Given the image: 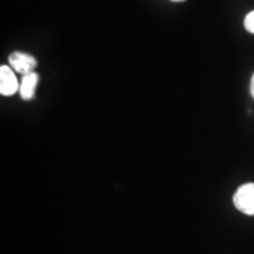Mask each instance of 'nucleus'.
<instances>
[{"label":"nucleus","mask_w":254,"mask_h":254,"mask_svg":"<svg viewBox=\"0 0 254 254\" xmlns=\"http://www.w3.org/2000/svg\"><path fill=\"white\" fill-rule=\"evenodd\" d=\"M233 202L240 212L247 215H254V184L240 186L234 194Z\"/></svg>","instance_id":"nucleus-1"},{"label":"nucleus","mask_w":254,"mask_h":254,"mask_svg":"<svg viewBox=\"0 0 254 254\" xmlns=\"http://www.w3.org/2000/svg\"><path fill=\"white\" fill-rule=\"evenodd\" d=\"M8 63L15 72L20 73L23 75L34 72V69H36L38 65L37 59L33 56L23 52L12 53L8 57Z\"/></svg>","instance_id":"nucleus-2"},{"label":"nucleus","mask_w":254,"mask_h":254,"mask_svg":"<svg viewBox=\"0 0 254 254\" xmlns=\"http://www.w3.org/2000/svg\"><path fill=\"white\" fill-rule=\"evenodd\" d=\"M20 88L18 79L11 67L2 65L0 67V93L6 97L13 95Z\"/></svg>","instance_id":"nucleus-3"},{"label":"nucleus","mask_w":254,"mask_h":254,"mask_svg":"<svg viewBox=\"0 0 254 254\" xmlns=\"http://www.w3.org/2000/svg\"><path fill=\"white\" fill-rule=\"evenodd\" d=\"M39 82V74L36 72L28 73V74L23 75V80L20 84V97L24 100H32L36 95V88Z\"/></svg>","instance_id":"nucleus-4"},{"label":"nucleus","mask_w":254,"mask_h":254,"mask_svg":"<svg viewBox=\"0 0 254 254\" xmlns=\"http://www.w3.org/2000/svg\"><path fill=\"white\" fill-rule=\"evenodd\" d=\"M245 28L249 32H251V33L254 34V11L251 12V13H249L246 15L245 18Z\"/></svg>","instance_id":"nucleus-5"},{"label":"nucleus","mask_w":254,"mask_h":254,"mask_svg":"<svg viewBox=\"0 0 254 254\" xmlns=\"http://www.w3.org/2000/svg\"><path fill=\"white\" fill-rule=\"evenodd\" d=\"M250 91H251V94H252V97L254 98V74H253V77H252V80H251Z\"/></svg>","instance_id":"nucleus-6"},{"label":"nucleus","mask_w":254,"mask_h":254,"mask_svg":"<svg viewBox=\"0 0 254 254\" xmlns=\"http://www.w3.org/2000/svg\"><path fill=\"white\" fill-rule=\"evenodd\" d=\"M172 1H185V0H172Z\"/></svg>","instance_id":"nucleus-7"}]
</instances>
